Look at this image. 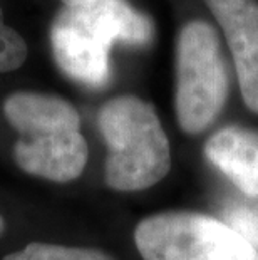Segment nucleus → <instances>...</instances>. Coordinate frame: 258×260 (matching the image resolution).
I'll return each mask as SVG.
<instances>
[{"instance_id":"obj_1","label":"nucleus","mask_w":258,"mask_h":260,"mask_svg":"<svg viewBox=\"0 0 258 260\" xmlns=\"http://www.w3.org/2000/svg\"><path fill=\"white\" fill-rule=\"evenodd\" d=\"M155 36L151 19L128 0H81L59 10L51 29L54 59L82 86L99 89L111 79V49L116 42L148 46Z\"/></svg>"},{"instance_id":"obj_2","label":"nucleus","mask_w":258,"mask_h":260,"mask_svg":"<svg viewBox=\"0 0 258 260\" xmlns=\"http://www.w3.org/2000/svg\"><path fill=\"white\" fill-rule=\"evenodd\" d=\"M4 114L19 133L15 163L29 175L67 183L86 168L89 149L81 133V116L64 98L44 92H14Z\"/></svg>"},{"instance_id":"obj_3","label":"nucleus","mask_w":258,"mask_h":260,"mask_svg":"<svg viewBox=\"0 0 258 260\" xmlns=\"http://www.w3.org/2000/svg\"><path fill=\"white\" fill-rule=\"evenodd\" d=\"M107 145L106 183L116 191H141L171 170V148L155 108L138 96H118L97 116Z\"/></svg>"},{"instance_id":"obj_4","label":"nucleus","mask_w":258,"mask_h":260,"mask_svg":"<svg viewBox=\"0 0 258 260\" xmlns=\"http://www.w3.org/2000/svg\"><path fill=\"white\" fill-rule=\"evenodd\" d=\"M227 98L228 73L216 30L205 20H191L176 41L174 109L181 129L198 135L210 128Z\"/></svg>"},{"instance_id":"obj_5","label":"nucleus","mask_w":258,"mask_h":260,"mask_svg":"<svg viewBox=\"0 0 258 260\" xmlns=\"http://www.w3.org/2000/svg\"><path fill=\"white\" fill-rule=\"evenodd\" d=\"M142 260H258V252L227 222L198 212L155 213L134 230Z\"/></svg>"},{"instance_id":"obj_6","label":"nucleus","mask_w":258,"mask_h":260,"mask_svg":"<svg viewBox=\"0 0 258 260\" xmlns=\"http://www.w3.org/2000/svg\"><path fill=\"white\" fill-rule=\"evenodd\" d=\"M232 51L241 98L258 114V0H205Z\"/></svg>"},{"instance_id":"obj_7","label":"nucleus","mask_w":258,"mask_h":260,"mask_svg":"<svg viewBox=\"0 0 258 260\" xmlns=\"http://www.w3.org/2000/svg\"><path fill=\"white\" fill-rule=\"evenodd\" d=\"M205 156L250 198H258V131L227 126L210 136Z\"/></svg>"},{"instance_id":"obj_8","label":"nucleus","mask_w":258,"mask_h":260,"mask_svg":"<svg viewBox=\"0 0 258 260\" xmlns=\"http://www.w3.org/2000/svg\"><path fill=\"white\" fill-rule=\"evenodd\" d=\"M4 260H116L109 253L97 248L64 247L52 243L34 242L25 245L22 250L9 253Z\"/></svg>"},{"instance_id":"obj_9","label":"nucleus","mask_w":258,"mask_h":260,"mask_svg":"<svg viewBox=\"0 0 258 260\" xmlns=\"http://www.w3.org/2000/svg\"><path fill=\"white\" fill-rule=\"evenodd\" d=\"M225 220L258 252V203H230L225 208Z\"/></svg>"},{"instance_id":"obj_10","label":"nucleus","mask_w":258,"mask_h":260,"mask_svg":"<svg viewBox=\"0 0 258 260\" xmlns=\"http://www.w3.org/2000/svg\"><path fill=\"white\" fill-rule=\"evenodd\" d=\"M27 59V44L12 27L0 22V73L20 68Z\"/></svg>"},{"instance_id":"obj_11","label":"nucleus","mask_w":258,"mask_h":260,"mask_svg":"<svg viewBox=\"0 0 258 260\" xmlns=\"http://www.w3.org/2000/svg\"><path fill=\"white\" fill-rule=\"evenodd\" d=\"M4 229H5V223H4V218L0 217V235H2V232H4Z\"/></svg>"},{"instance_id":"obj_12","label":"nucleus","mask_w":258,"mask_h":260,"mask_svg":"<svg viewBox=\"0 0 258 260\" xmlns=\"http://www.w3.org/2000/svg\"><path fill=\"white\" fill-rule=\"evenodd\" d=\"M64 5H67V4H76V2H81V0H62Z\"/></svg>"},{"instance_id":"obj_13","label":"nucleus","mask_w":258,"mask_h":260,"mask_svg":"<svg viewBox=\"0 0 258 260\" xmlns=\"http://www.w3.org/2000/svg\"><path fill=\"white\" fill-rule=\"evenodd\" d=\"M0 22H2V9H0Z\"/></svg>"}]
</instances>
